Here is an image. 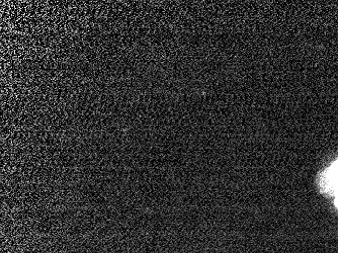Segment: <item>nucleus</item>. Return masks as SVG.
I'll list each match as a JSON object with an SVG mask.
<instances>
[{
  "mask_svg": "<svg viewBox=\"0 0 338 253\" xmlns=\"http://www.w3.org/2000/svg\"><path fill=\"white\" fill-rule=\"evenodd\" d=\"M335 205H336V207L338 208V195H337V197H336V200H335Z\"/></svg>",
  "mask_w": 338,
  "mask_h": 253,
  "instance_id": "f257e3e1",
  "label": "nucleus"
}]
</instances>
